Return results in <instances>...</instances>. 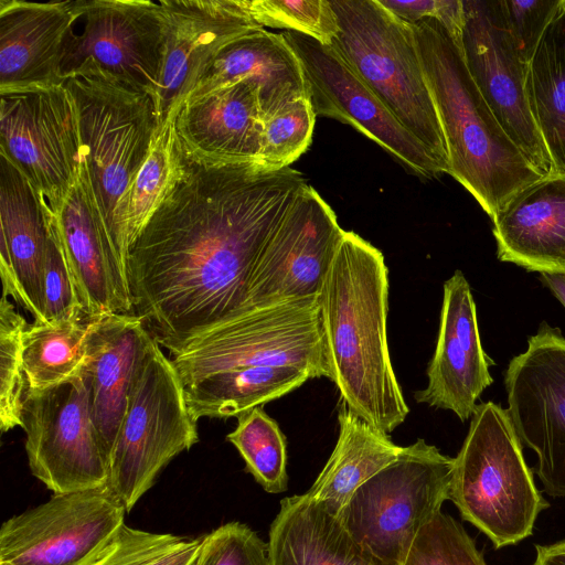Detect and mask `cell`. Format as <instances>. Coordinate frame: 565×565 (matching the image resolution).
Segmentation results:
<instances>
[{"instance_id": "6da1fadb", "label": "cell", "mask_w": 565, "mask_h": 565, "mask_svg": "<svg viewBox=\"0 0 565 565\" xmlns=\"http://www.w3.org/2000/svg\"><path fill=\"white\" fill-rule=\"evenodd\" d=\"M306 184L290 167L184 149L173 186L127 257L132 313L171 356L246 312L260 254Z\"/></svg>"}, {"instance_id": "7a4b0ae2", "label": "cell", "mask_w": 565, "mask_h": 565, "mask_svg": "<svg viewBox=\"0 0 565 565\" xmlns=\"http://www.w3.org/2000/svg\"><path fill=\"white\" fill-rule=\"evenodd\" d=\"M319 305L328 379L350 411L390 435L409 408L388 351V269L383 253L344 231Z\"/></svg>"}, {"instance_id": "3957f363", "label": "cell", "mask_w": 565, "mask_h": 565, "mask_svg": "<svg viewBox=\"0 0 565 565\" xmlns=\"http://www.w3.org/2000/svg\"><path fill=\"white\" fill-rule=\"evenodd\" d=\"M411 26L446 140L448 174L492 220L515 194L544 175L495 118L448 31L434 19Z\"/></svg>"}, {"instance_id": "277c9868", "label": "cell", "mask_w": 565, "mask_h": 565, "mask_svg": "<svg viewBox=\"0 0 565 565\" xmlns=\"http://www.w3.org/2000/svg\"><path fill=\"white\" fill-rule=\"evenodd\" d=\"M63 83L77 109L82 170L127 271V199L159 132L157 102L97 67L84 66Z\"/></svg>"}, {"instance_id": "5b68a950", "label": "cell", "mask_w": 565, "mask_h": 565, "mask_svg": "<svg viewBox=\"0 0 565 565\" xmlns=\"http://www.w3.org/2000/svg\"><path fill=\"white\" fill-rule=\"evenodd\" d=\"M470 419L454 458L449 500L494 548L518 544L532 535L550 503L536 487L507 409L481 403Z\"/></svg>"}, {"instance_id": "8992f818", "label": "cell", "mask_w": 565, "mask_h": 565, "mask_svg": "<svg viewBox=\"0 0 565 565\" xmlns=\"http://www.w3.org/2000/svg\"><path fill=\"white\" fill-rule=\"evenodd\" d=\"M330 2L339 26L330 45L448 173L446 140L411 24L379 0Z\"/></svg>"}, {"instance_id": "52a82bcc", "label": "cell", "mask_w": 565, "mask_h": 565, "mask_svg": "<svg viewBox=\"0 0 565 565\" xmlns=\"http://www.w3.org/2000/svg\"><path fill=\"white\" fill-rule=\"evenodd\" d=\"M198 440L182 382L151 335L137 365L106 488L129 512L161 470Z\"/></svg>"}, {"instance_id": "ba28073f", "label": "cell", "mask_w": 565, "mask_h": 565, "mask_svg": "<svg viewBox=\"0 0 565 565\" xmlns=\"http://www.w3.org/2000/svg\"><path fill=\"white\" fill-rule=\"evenodd\" d=\"M454 458L417 439L351 495L337 514L381 558L404 565L422 530L449 500Z\"/></svg>"}, {"instance_id": "9c48e42d", "label": "cell", "mask_w": 565, "mask_h": 565, "mask_svg": "<svg viewBox=\"0 0 565 565\" xmlns=\"http://www.w3.org/2000/svg\"><path fill=\"white\" fill-rule=\"evenodd\" d=\"M171 362L182 382L257 365H292L329 377L319 296L254 308L198 338Z\"/></svg>"}, {"instance_id": "30bf717a", "label": "cell", "mask_w": 565, "mask_h": 565, "mask_svg": "<svg viewBox=\"0 0 565 565\" xmlns=\"http://www.w3.org/2000/svg\"><path fill=\"white\" fill-rule=\"evenodd\" d=\"M166 54V15L148 0H74L60 65L64 79L97 67L158 100ZM158 107V106H157Z\"/></svg>"}, {"instance_id": "8fae6325", "label": "cell", "mask_w": 565, "mask_h": 565, "mask_svg": "<svg viewBox=\"0 0 565 565\" xmlns=\"http://www.w3.org/2000/svg\"><path fill=\"white\" fill-rule=\"evenodd\" d=\"M0 153L56 214L83 164L78 116L64 83L0 90Z\"/></svg>"}, {"instance_id": "7c38bea8", "label": "cell", "mask_w": 565, "mask_h": 565, "mask_svg": "<svg viewBox=\"0 0 565 565\" xmlns=\"http://www.w3.org/2000/svg\"><path fill=\"white\" fill-rule=\"evenodd\" d=\"M21 427L30 470L54 494L107 486L109 465L79 371L56 385L28 388Z\"/></svg>"}, {"instance_id": "4fadbf2b", "label": "cell", "mask_w": 565, "mask_h": 565, "mask_svg": "<svg viewBox=\"0 0 565 565\" xmlns=\"http://www.w3.org/2000/svg\"><path fill=\"white\" fill-rule=\"evenodd\" d=\"M125 513L106 487L54 494L3 522L0 565H95L125 524Z\"/></svg>"}, {"instance_id": "5bb4252c", "label": "cell", "mask_w": 565, "mask_h": 565, "mask_svg": "<svg viewBox=\"0 0 565 565\" xmlns=\"http://www.w3.org/2000/svg\"><path fill=\"white\" fill-rule=\"evenodd\" d=\"M504 387L519 439L536 455L532 470L543 491L565 497V338L558 328L540 324L509 362Z\"/></svg>"}, {"instance_id": "9a60e30c", "label": "cell", "mask_w": 565, "mask_h": 565, "mask_svg": "<svg viewBox=\"0 0 565 565\" xmlns=\"http://www.w3.org/2000/svg\"><path fill=\"white\" fill-rule=\"evenodd\" d=\"M281 34L301 63L316 116L352 126L418 177L447 173L331 45L296 32Z\"/></svg>"}, {"instance_id": "2e32d148", "label": "cell", "mask_w": 565, "mask_h": 565, "mask_svg": "<svg viewBox=\"0 0 565 565\" xmlns=\"http://www.w3.org/2000/svg\"><path fill=\"white\" fill-rule=\"evenodd\" d=\"M461 51L467 68L495 118L544 177L555 173L553 162L531 110L527 66L505 25L499 0H462Z\"/></svg>"}, {"instance_id": "e0dca14e", "label": "cell", "mask_w": 565, "mask_h": 565, "mask_svg": "<svg viewBox=\"0 0 565 565\" xmlns=\"http://www.w3.org/2000/svg\"><path fill=\"white\" fill-rule=\"evenodd\" d=\"M343 233L331 206L307 183L260 254L246 312L292 298L319 296Z\"/></svg>"}, {"instance_id": "ac0fdd59", "label": "cell", "mask_w": 565, "mask_h": 565, "mask_svg": "<svg viewBox=\"0 0 565 565\" xmlns=\"http://www.w3.org/2000/svg\"><path fill=\"white\" fill-rule=\"evenodd\" d=\"M166 15V54L157 100L159 130L175 115L218 53L262 26L245 0H160Z\"/></svg>"}, {"instance_id": "d6986e66", "label": "cell", "mask_w": 565, "mask_h": 565, "mask_svg": "<svg viewBox=\"0 0 565 565\" xmlns=\"http://www.w3.org/2000/svg\"><path fill=\"white\" fill-rule=\"evenodd\" d=\"M493 364L481 344L469 282L456 270L444 284L438 337L427 369L428 383L415 392V401L451 411L461 422L470 419L481 393L493 382L489 372Z\"/></svg>"}, {"instance_id": "ffe728a7", "label": "cell", "mask_w": 565, "mask_h": 565, "mask_svg": "<svg viewBox=\"0 0 565 565\" xmlns=\"http://www.w3.org/2000/svg\"><path fill=\"white\" fill-rule=\"evenodd\" d=\"M54 216L85 319L132 313L127 271L116 254L82 168Z\"/></svg>"}, {"instance_id": "44dd1931", "label": "cell", "mask_w": 565, "mask_h": 565, "mask_svg": "<svg viewBox=\"0 0 565 565\" xmlns=\"http://www.w3.org/2000/svg\"><path fill=\"white\" fill-rule=\"evenodd\" d=\"M0 275L2 295L45 322L43 275L50 210L22 171L0 153Z\"/></svg>"}, {"instance_id": "7402d4cb", "label": "cell", "mask_w": 565, "mask_h": 565, "mask_svg": "<svg viewBox=\"0 0 565 565\" xmlns=\"http://www.w3.org/2000/svg\"><path fill=\"white\" fill-rule=\"evenodd\" d=\"M87 321L86 354L79 372L88 387L94 423L109 465L137 365L151 334L134 313Z\"/></svg>"}, {"instance_id": "603a6c76", "label": "cell", "mask_w": 565, "mask_h": 565, "mask_svg": "<svg viewBox=\"0 0 565 565\" xmlns=\"http://www.w3.org/2000/svg\"><path fill=\"white\" fill-rule=\"evenodd\" d=\"M74 1L0 0V90L63 83L60 73Z\"/></svg>"}, {"instance_id": "cb8c5ba5", "label": "cell", "mask_w": 565, "mask_h": 565, "mask_svg": "<svg viewBox=\"0 0 565 565\" xmlns=\"http://www.w3.org/2000/svg\"><path fill=\"white\" fill-rule=\"evenodd\" d=\"M497 254L527 271L565 274V174L521 190L492 218Z\"/></svg>"}, {"instance_id": "d4e9b609", "label": "cell", "mask_w": 565, "mask_h": 565, "mask_svg": "<svg viewBox=\"0 0 565 565\" xmlns=\"http://www.w3.org/2000/svg\"><path fill=\"white\" fill-rule=\"evenodd\" d=\"M174 126L184 149L198 158L222 162L259 160L264 121L257 92L247 82L185 100Z\"/></svg>"}, {"instance_id": "484cf974", "label": "cell", "mask_w": 565, "mask_h": 565, "mask_svg": "<svg viewBox=\"0 0 565 565\" xmlns=\"http://www.w3.org/2000/svg\"><path fill=\"white\" fill-rule=\"evenodd\" d=\"M236 82L255 87L263 120L296 99L310 98L298 56L281 33L265 28L227 44L185 100Z\"/></svg>"}, {"instance_id": "4316f807", "label": "cell", "mask_w": 565, "mask_h": 565, "mask_svg": "<svg viewBox=\"0 0 565 565\" xmlns=\"http://www.w3.org/2000/svg\"><path fill=\"white\" fill-rule=\"evenodd\" d=\"M267 544L271 565H398L359 542L307 492L280 501Z\"/></svg>"}, {"instance_id": "83f0119b", "label": "cell", "mask_w": 565, "mask_h": 565, "mask_svg": "<svg viewBox=\"0 0 565 565\" xmlns=\"http://www.w3.org/2000/svg\"><path fill=\"white\" fill-rule=\"evenodd\" d=\"M338 423L334 449L307 491L335 515L362 483L394 461L404 448L394 444L388 434L355 415L343 402Z\"/></svg>"}, {"instance_id": "f1b7e54d", "label": "cell", "mask_w": 565, "mask_h": 565, "mask_svg": "<svg viewBox=\"0 0 565 565\" xmlns=\"http://www.w3.org/2000/svg\"><path fill=\"white\" fill-rule=\"evenodd\" d=\"M313 379L292 365H257L206 375L183 385L189 411L201 417L239 416L277 399Z\"/></svg>"}, {"instance_id": "f546056e", "label": "cell", "mask_w": 565, "mask_h": 565, "mask_svg": "<svg viewBox=\"0 0 565 565\" xmlns=\"http://www.w3.org/2000/svg\"><path fill=\"white\" fill-rule=\"evenodd\" d=\"M526 88L555 173L565 174V0L527 65Z\"/></svg>"}, {"instance_id": "4dcf8cb0", "label": "cell", "mask_w": 565, "mask_h": 565, "mask_svg": "<svg viewBox=\"0 0 565 565\" xmlns=\"http://www.w3.org/2000/svg\"><path fill=\"white\" fill-rule=\"evenodd\" d=\"M88 330L87 320L28 324L22 363L29 388H46L75 375L85 360Z\"/></svg>"}, {"instance_id": "1f68e13d", "label": "cell", "mask_w": 565, "mask_h": 565, "mask_svg": "<svg viewBox=\"0 0 565 565\" xmlns=\"http://www.w3.org/2000/svg\"><path fill=\"white\" fill-rule=\"evenodd\" d=\"M183 154L184 148L173 119L159 130L150 153L130 188L125 215L127 253L173 186L180 173Z\"/></svg>"}, {"instance_id": "d6a6232c", "label": "cell", "mask_w": 565, "mask_h": 565, "mask_svg": "<svg viewBox=\"0 0 565 565\" xmlns=\"http://www.w3.org/2000/svg\"><path fill=\"white\" fill-rule=\"evenodd\" d=\"M236 428L226 439L238 450L246 470L268 493L288 489L287 441L275 419L263 406L239 415Z\"/></svg>"}, {"instance_id": "836d02e7", "label": "cell", "mask_w": 565, "mask_h": 565, "mask_svg": "<svg viewBox=\"0 0 565 565\" xmlns=\"http://www.w3.org/2000/svg\"><path fill=\"white\" fill-rule=\"evenodd\" d=\"M28 323L2 295L0 301V428L22 426L23 402L29 388L22 363V334Z\"/></svg>"}, {"instance_id": "e575fe53", "label": "cell", "mask_w": 565, "mask_h": 565, "mask_svg": "<svg viewBox=\"0 0 565 565\" xmlns=\"http://www.w3.org/2000/svg\"><path fill=\"white\" fill-rule=\"evenodd\" d=\"M202 537L151 533L124 524L95 565H195Z\"/></svg>"}, {"instance_id": "d590c367", "label": "cell", "mask_w": 565, "mask_h": 565, "mask_svg": "<svg viewBox=\"0 0 565 565\" xmlns=\"http://www.w3.org/2000/svg\"><path fill=\"white\" fill-rule=\"evenodd\" d=\"M262 28L282 29L330 45L339 32L329 0H245Z\"/></svg>"}, {"instance_id": "8d00e7d4", "label": "cell", "mask_w": 565, "mask_h": 565, "mask_svg": "<svg viewBox=\"0 0 565 565\" xmlns=\"http://www.w3.org/2000/svg\"><path fill=\"white\" fill-rule=\"evenodd\" d=\"M316 117L310 98L303 97L265 118L259 160L277 168L290 167L309 148Z\"/></svg>"}, {"instance_id": "74e56055", "label": "cell", "mask_w": 565, "mask_h": 565, "mask_svg": "<svg viewBox=\"0 0 565 565\" xmlns=\"http://www.w3.org/2000/svg\"><path fill=\"white\" fill-rule=\"evenodd\" d=\"M404 565H487L463 526L439 512L419 533Z\"/></svg>"}, {"instance_id": "f35d334b", "label": "cell", "mask_w": 565, "mask_h": 565, "mask_svg": "<svg viewBox=\"0 0 565 565\" xmlns=\"http://www.w3.org/2000/svg\"><path fill=\"white\" fill-rule=\"evenodd\" d=\"M43 311L46 323L86 320L58 226L51 211L43 275Z\"/></svg>"}, {"instance_id": "ab89813d", "label": "cell", "mask_w": 565, "mask_h": 565, "mask_svg": "<svg viewBox=\"0 0 565 565\" xmlns=\"http://www.w3.org/2000/svg\"><path fill=\"white\" fill-rule=\"evenodd\" d=\"M195 565H271L268 544L246 524L225 523L202 537Z\"/></svg>"}, {"instance_id": "60d3db41", "label": "cell", "mask_w": 565, "mask_h": 565, "mask_svg": "<svg viewBox=\"0 0 565 565\" xmlns=\"http://www.w3.org/2000/svg\"><path fill=\"white\" fill-rule=\"evenodd\" d=\"M514 46L527 66L564 0H499Z\"/></svg>"}, {"instance_id": "b9f144b4", "label": "cell", "mask_w": 565, "mask_h": 565, "mask_svg": "<svg viewBox=\"0 0 565 565\" xmlns=\"http://www.w3.org/2000/svg\"><path fill=\"white\" fill-rule=\"evenodd\" d=\"M390 12L408 24L438 21L461 49L465 22L462 0H379Z\"/></svg>"}, {"instance_id": "7bdbcfd3", "label": "cell", "mask_w": 565, "mask_h": 565, "mask_svg": "<svg viewBox=\"0 0 565 565\" xmlns=\"http://www.w3.org/2000/svg\"><path fill=\"white\" fill-rule=\"evenodd\" d=\"M532 565H565V540L535 545V559Z\"/></svg>"}, {"instance_id": "ee69618b", "label": "cell", "mask_w": 565, "mask_h": 565, "mask_svg": "<svg viewBox=\"0 0 565 565\" xmlns=\"http://www.w3.org/2000/svg\"><path fill=\"white\" fill-rule=\"evenodd\" d=\"M540 278L565 308V274L541 273Z\"/></svg>"}]
</instances>
